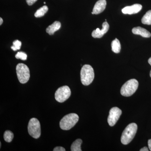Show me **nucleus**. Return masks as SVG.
<instances>
[{
  "mask_svg": "<svg viewBox=\"0 0 151 151\" xmlns=\"http://www.w3.org/2000/svg\"><path fill=\"white\" fill-rule=\"evenodd\" d=\"M137 130V125L132 123L127 126L122 133L121 142L123 145H127L131 142L134 137Z\"/></svg>",
  "mask_w": 151,
  "mask_h": 151,
  "instance_id": "nucleus-1",
  "label": "nucleus"
},
{
  "mask_svg": "<svg viewBox=\"0 0 151 151\" xmlns=\"http://www.w3.org/2000/svg\"><path fill=\"white\" fill-rule=\"evenodd\" d=\"M81 83L88 86L92 83L94 79V73L93 68L89 65H84L81 68Z\"/></svg>",
  "mask_w": 151,
  "mask_h": 151,
  "instance_id": "nucleus-2",
  "label": "nucleus"
},
{
  "mask_svg": "<svg viewBox=\"0 0 151 151\" xmlns=\"http://www.w3.org/2000/svg\"><path fill=\"white\" fill-rule=\"evenodd\" d=\"M79 117L77 114L72 113L64 116L60 122V127L63 130H69L78 122Z\"/></svg>",
  "mask_w": 151,
  "mask_h": 151,
  "instance_id": "nucleus-3",
  "label": "nucleus"
},
{
  "mask_svg": "<svg viewBox=\"0 0 151 151\" xmlns=\"http://www.w3.org/2000/svg\"><path fill=\"white\" fill-rule=\"evenodd\" d=\"M139 82L135 79H132L127 81L122 86L121 93L125 97L132 96L138 89Z\"/></svg>",
  "mask_w": 151,
  "mask_h": 151,
  "instance_id": "nucleus-4",
  "label": "nucleus"
},
{
  "mask_svg": "<svg viewBox=\"0 0 151 151\" xmlns=\"http://www.w3.org/2000/svg\"><path fill=\"white\" fill-rule=\"evenodd\" d=\"M17 76L19 81L22 84L27 82L30 78L29 70L27 65L24 63H19L17 65Z\"/></svg>",
  "mask_w": 151,
  "mask_h": 151,
  "instance_id": "nucleus-5",
  "label": "nucleus"
},
{
  "mask_svg": "<svg viewBox=\"0 0 151 151\" xmlns=\"http://www.w3.org/2000/svg\"><path fill=\"white\" fill-rule=\"evenodd\" d=\"M28 131L29 134L35 139H38L40 137V124L38 119L32 118L30 120L28 125Z\"/></svg>",
  "mask_w": 151,
  "mask_h": 151,
  "instance_id": "nucleus-6",
  "label": "nucleus"
},
{
  "mask_svg": "<svg viewBox=\"0 0 151 151\" xmlns=\"http://www.w3.org/2000/svg\"><path fill=\"white\" fill-rule=\"evenodd\" d=\"M71 94L70 88L67 86H63L58 88L55 94V97L59 103H63L68 99Z\"/></svg>",
  "mask_w": 151,
  "mask_h": 151,
  "instance_id": "nucleus-7",
  "label": "nucleus"
},
{
  "mask_svg": "<svg viewBox=\"0 0 151 151\" xmlns=\"http://www.w3.org/2000/svg\"><path fill=\"white\" fill-rule=\"evenodd\" d=\"M122 114L121 109L117 107L111 108L109 112V115L108 119V124L111 127L114 126L119 120Z\"/></svg>",
  "mask_w": 151,
  "mask_h": 151,
  "instance_id": "nucleus-8",
  "label": "nucleus"
},
{
  "mask_svg": "<svg viewBox=\"0 0 151 151\" xmlns=\"http://www.w3.org/2000/svg\"><path fill=\"white\" fill-rule=\"evenodd\" d=\"M102 27H103L102 29L100 30V29L97 28L92 32V35L93 37L100 38L103 37V36L108 32L109 29V25L107 22L103 23L102 24Z\"/></svg>",
  "mask_w": 151,
  "mask_h": 151,
  "instance_id": "nucleus-9",
  "label": "nucleus"
},
{
  "mask_svg": "<svg viewBox=\"0 0 151 151\" xmlns=\"http://www.w3.org/2000/svg\"><path fill=\"white\" fill-rule=\"evenodd\" d=\"M142 8V6L139 4H135L131 6L125 7L122 9V12L124 14H132L138 13Z\"/></svg>",
  "mask_w": 151,
  "mask_h": 151,
  "instance_id": "nucleus-10",
  "label": "nucleus"
},
{
  "mask_svg": "<svg viewBox=\"0 0 151 151\" xmlns=\"http://www.w3.org/2000/svg\"><path fill=\"white\" fill-rule=\"evenodd\" d=\"M107 2L106 0H99L95 4L93 9L94 14H98L103 12L106 8Z\"/></svg>",
  "mask_w": 151,
  "mask_h": 151,
  "instance_id": "nucleus-11",
  "label": "nucleus"
},
{
  "mask_svg": "<svg viewBox=\"0 0 151 151\" xmlns=\"http://www.w3.org/2000/svg\"><path fill=\"white\" fill-rule=\"evenodd\" d=\"M132 32L134 34L140 35L144 37L148 38L150 37L151 36L150 33L148 31L140 27L134 28Z\"/></svg>",
  "mask_w": 151,
  "mask_h": 151,
  "instance_id": "nucleus-12",
  "label": "nucleus"
},
{
  "mask_svg": "<svg viewBox=\"0 0 151 151\" xmlns=\"http://www.w3.org/2000/svg\"><path fill=\"white\" fill-rule=\"evenodd\" d=\"M61 27V24L59 22L55 21L46 29V32L50 35H53L55 32L59 30Z\"/></svg>",
  "mask_w": 151,
  "mask_h": 151,
  "instance_id": "nucleus-13",
  "label": "nucleus"
},
{
  "mask_svg": "<svg viewBox=\"0 0 151 151\" xmlns=\"http://www.w3.org/2000/svg\"><path fill=\"white\" fill-rule=\"evenodd\" d=\"M112 50L115 53H118L121 51V46L120 41L118 39L116 38L111 43Z\"/></svg>",
  "mask_w": 151,
  "mask_h": 151,
  "instance_id": "nucleus-14",
  "label": "nucleus"
},
{
  "mask_svg": "<svg viewBox=\"0 0 151 151\" xmlns=\"http://www.w3.org/2000/svg\"><path fill=\"white\" fill-rule=\"evenodd\" d=\"M82 143V140L77 139L71 145L70 150L71 151H81V145Z\"/></svg>",
  "mask_w": 151,
  "mask_h": 151,
  "instance_id": "nucleus-15",
  "label": "nucleus"
},
{
  "mask_svg": "<svg viewBox=\"0 0 151 151\" xmlns=\"http://www.w3.org/2000/svg\"><path fill=\"white\" fill-rule=\"evenodd\" d=\"M48 10L47 6H44L38 9L35 14V16L36 18L41 17L44 16Z\"/></svg>",
  "mask_w": 151,
  "mask_h": 151,
  "instance_id": "nucleus-16",
  "label": "nucleus"
},
{
  "mask_svg": "<svg viewBox=\"0 0 151 151\" xmlns=\"http://www.w3.org/2000/svg\"><path fill=\"white\" fill-rule=\"evenodd\" d=\"M142 22L144 24L151 25V10L148 11L143 16Z\"/></svg>",
  "mask_w": 151,
  "mask_h": 151,
  "instance_id": "nucleus-17",
  "label": "nucleus"
},
{
  "mask_svg": "<svg viewBox=\"0 0 151 151\" xmlns=\"http://www.w3.org/2000/svg\"><path fill=\"white\" fill-rule=\"evenodd\" d=\"M14 136L13 133L10 131H6L4 133V139L7 142H11L12 141Z\"/></svg>",
  "mask_w": 151,
  "mask_h": 151,
  "instance_id": "nucleus-18",
  "label": "nucleus"
},
{
  "mask_svg": "<svg viewBox=\"0 0 151 151\" xmlns=\"http://www.w3.org/2000/svg\"><path fill=\"white\" fill-rule=\"evenodd\" d=\"M13 44V45L11 47V48L14 51H16L20 49L22 45L21 42L18 40H16L14 41Z\"/></svg>",
  "mask_w": 151,
  "mask_h": 151,
  "instance_id": "nucleus-19",
  "label": "nucleus"
},
{
  "mask_svg": "<svg viewBox=\"0 0 151 151\" xmlns=\"http://www.w3.org/2000/svg\"><path fill=\"white\" fill-rule=\"evenodd\" d=\"M17 59H20L22 60H25L27 59V55L23 52H19L15 55Z\"/></svg>",
  "mask_w": 151,
  "mask_h": 151,
  "instance_id": "nucleus-20",
  "label": "nucleus"
},
{
  "mask_svg": "<svg viewBox=\"0 0 151 151\" xmlns=\"http://www.w3.org/2000/svg\"><path fill=\"white\" fill-rule=\"evenodd\" d=\"M54 151H65V150L64 148L62 147H57L53 150Z\"/></svg>",
  "mask_w": 151,
  "mask_h": 151,
  "instance_id": "nucleus-21",
  "label": "nucleus"
},
{
  "mask_svg": "<svg viewBox=\"0 0 151 151\" xmlns=\"http://www.w3.org/2000/svg\"><path fill=\"white\" fill-rule=\"evenodd\" d=\"M37 1V0H26V2L28 5L32 6Z\"/></svg>",
  "mask_w": 151,
  "mask_h": 151,
  "instance_id": "nucleus-22",
  "label": "nucleus"
},
{
  "mask_svg": "<svg viewBox=\"0 0 151 151\" xmlns=\"http://www.w3.org/2000/svg\"><path fill=\"white\" fill-rule=\"evenodd\" d=\"M140 151H148L149 150L148 148L147 147H144L142 148L140 150Z\"/></svg>",
  "mask_w": 151,
  "mask_h": 151,
  "instance_id": "nucleus-23",
  "label": "nucleus"
},
{
  "mask_svg": "<svg viewBox=\"0 0 151 151\" xmlns=\"http://www.w3.org/2000/svg\"><path fill=\"white\" fill-rule=\"evenodd\" d=\"M148 145L149 148L151 151V139L149 140L148 142Z\"/></svg>",
  "mask_w": 151,
  "mask_h": 151,
  "instance_id": "nucleus-24",
  "label": "nucleus"
},
{
  "mask_svg": "<svg viewBox=\"0 0 151 151\" xmlns=\"http://www.w3.org/2000/svg\"><path fill=\"white\" fill-rule=\"evenodd\" d=\"M3 22V19H2V18H0V25H1L2 24Z\"/></svg>",
  "mask_w": 151,
  "mask_h": 151,
  "instance_id": "nucleus-25",
  "label": "nucleus"
},
{
  "mask_svg": "<svg viewBox=\"0 0 151 151\" xmlns=\"http://www.w3.org/2000/svg\"><path fill=\"white\" fill-rule=\"evenodd\" d=\"M148 63L149 64L151 65V57L149 58L148 60Z\"/></svg>",
  "mask_w": 151,
  "mask_h": 151,
  "instance_id": "nucleus-26",
  "label": "nucleus"
},
{
  "mask_svg": "<svg viewBox=\"0 0 151 151\" xmlns=\"http://www.w3.org/2000/svg\"><path fill=\"white\" fill-rule=\"evenodd\" d=\"M150 76L151 78V70L150 71Z\"/></svg>",
  "mask_w": 151,
  "mask_h": 151,
  "instance_id": "nucleus-27",
  "label": "nucleus"
},
{
  "mask_svg": "<svg viewBox=\"0 0 151 151\" xmlns=\"http://www.w3.org/2000/svg\"><path fill=\"white\" fill-rule=\"evenodd\" d=\"M1 142H0V147H1Z\"/></svg>",
  "mask_w": 151,
  "mask_h": 151,
  "instance_id": "nucleus-28",
  "label": "nucleus"
},
{
  "mask_svg": "<svg viewBox=\"0 0 151 151\" xmlns=\"http://www.w3.org/2000/svg\"><path fill=\"white\" fill-rule=\"evenodd\" d=\"M44 4H46V2H44Z\"/></svg>",
  "mask_w": 151,
  "mask_h": 151,
  "instance_id": "nucleus-29",
  "label": "nucleus"
}]
</instances>
